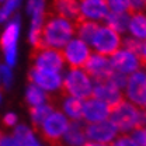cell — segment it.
<instances>
[{
	"instance_id": "cell-1",
	"label": "cell",
	"mask_w": 146,
	"mask_h": 146,
	"mask_svg": "<svg viewBox=\"0 0 146 146\" xmlns=\"http://www.w3.org/2000/svg\"><path fill=\"white\" fill-rule=\"evenodd\" d=\"M74 34V27L70 21L56 17L49 11L44 17L42 25V45L44 48L62 49L68 45Z\"/></svg>"
},
{
	"instance_id": "cell-2",
	"label": "cell",
	"mask_w": 146,
	"mask_h": 146,
	"mask_svg": "<svg viewBox=\"0 0 146 146\" xmlns=\"http://www.w3.org/2000/svg\"><path fill=\"white\" fill-rule=\"evenodd\" d=\"M68 127H69V121L66 115L55 110L38 127L34 128V132L48 146H65L62 142V138Z\"/></svg>"
},
{
	"instance_id": "cell-3",
	"label": "cell",
	"mask_w": 146,
	"mask_h": 146,
	"mask_svg": "<svg viewBox=\"0 0 146 146\" xmlns=\"http://www.w3.org/2000/svg\"><path fill=\"white\" fill-rule=\"evenodd\" d=\"M91 80L89 74L82 69H73L62 80V84L58 90L59 97H73L79 100L91 98Z\"/></svg>"
},
{
	"instance_id": "cell-4",
	"label": "cell",
	"mask_w": 146,
	"mask_h": 146,
	"mask_svg": "<svg viewBox=\"0 0 146 146\" xmlns=\"http://www.w3.org/2000/svg\"><path fill=\"white\" fill-rule=\"evenodd\" d=\"M141 110L125 100L119 101L117 106L110 108V121L115 125L117 131L127 133L139 128Z\"/></svg>"
},
{
	"instance_id": "cell-5",
	"label": "cell",
	"mask_w": 146,
	"mask_h": 146,
	"mask_svg": "<svg viewBox=\"0 0 146 146\" xmlns=\"http://www.w3.org/2000/svg\"><path fill=\"white\" fill-rule=\"evenodd\" d=\"M121 44V35L107 25H100L91 41V46L94 48L96 54L101 56H112L117 51H119Z\"/></svg>"
},
{
	"instance_id": "cell-6",
	"label": "cell",
	"mask_w": 146,
	"mask_h": 146,
	"mask_svg": "<svg viewBox=\"0 0 146 146\" xmlns=\"http://www.w3.org/2000/svg\"><path fill=\"white\" fill-rule=\"evenodd\" d=\"M31 62L34 68L49 70V72H60L63 69V55L62 49H52V48H39L31 51Z\"/></svg>"
},
{
	"instance_id": "cell-7",
	"label": "cell",
	"mask_w": 146,
	"mask_h": 146,
	"mask_svg": "<svg viewBox=\"0 0 146 146\" xmlns=\"http://www.w3.org/2000/svg\"><path fill=\"white\" fill-rule=\"evenodd\" d=\"M62 55H63L65 62L69 65L70 70H73V69L84 68V65L89 60L91 52L89 45L86 42H83L80 39H72L62 49Z\"/></svg>"
},
{
	"instance_id": "cell-8",
	"label": "cell",
	"mask_w": 146,
	"mask_h": 146,
	"mask_svg": "<svg viewBox=\"0 0 146 146\" xmlns=\"http://www.w3.org/2000/svg\"><path fill=\"white\" fill-rule=\"evenodd\" d=\"M28 82L46 93H55L62 84V77L58 72H49L33 66L28 73Z\"/></svg>"
},
{
	"instance_id": "cell-9",
	"label": "cell",
	"mask_w": 146,
	"mask_h": 146,
	"mask_svg": "<svg viewBox=\"0 0 146 146\" xmlns=\"http://www.w3.org/2000/svg\"><path fill=\"white\" fill-rule=\"evenodd\" d=\"M128 98L142 110L146 108V73L142 70L133 72L127 82Z\"/></svg>"
},
{
	"instance_id": "cell-10",
	"label": "cell",
	"mask_w": 146,
	"mask_h": 146,
	"mask_svg": "<svg viewBox=\"0 0 146 146\" xmlns=\"http://www.w3.org/2000/svg\"><path fill=\"white\" fill-rule=\"evenodd\" d=\"M84 72L89 74V77H93L96 83H101V82H108L114 69L111 68V63L106 56L94 54L90 55L89 60L86 62Z\"/></svg>"
},
{
	"instance_id": "cell-11",
	"label": "cell",
	"mask_w": 146,
	"mask_h": 146,
	"mask_svg": "<svg viewBox=\"0 0 146 146\" xmlns=\"http://www.w3.org/2000/svg\"><path fill=\"white\" fill-rule=\"evenodd\" d=\"M117 132L118 131L115 125L110 119L96 122V124H89L84 127L86 138L93 142H100V143H111V141L117 138Z\"/></svg>"
},
{
	"instance_id": "cell-12",
	"label": "cell",
	"mask_w": 146,
	"mask_h": 146,
	"mask_svg": "<svg viewBox=\"0 0 146 146\" xmlns=\"http://www.w3.org/2000/svg\"><path fill=\"white\" fill-rule=\"evenodd\" d=\"M91 98L100 100L103 103H106L110 108L117 106L119 101L124 100L121 90L114 86L111 82H101V83H96L93 91H91Z\"/></svg>"
},
{
	"instance_id": "cell-13",
	"label": "cell",
	"mask_w": 146,
	"mask_h": 146,
	"mask_svg": "<svg viewBox=\"0 0 146 146\" xmlns=\"http://www.w3.org/2000/svg\"><path fill=\"white\" fill-rule=\"evenodd\" d=\"M49 13L73 23L83 18L80 14V4L77 0H52Z\"/></svg>"
},
{
	"instance_id": "cell-14",
	"label": "cell",
	"mask_w": 146,
	"mask_h": 146,
	"mask_svg": "<svg viewBox=\"0 0 146 146\" xmlns=\"http://www.w3.org/2000/svg\"><path fill=\"white\" fill-rule=\"evenodd\" d=\"M110 63H111V68L114 70H117V72H119V73H124V74L136 72L138 68H139V59H138V56L131 54V52H128L125 49L117 51L115 54L111 56Z\"/></svg>"
},
{
	"instance_id": "cell-15",
	"label": "cell",
	"mask_w": 146,
	"mask_h": 146,
	"mask_svg": "<svg viewBox=\"0 0 146 146\" xmlns=\"http://www.w3.org/2000/svg\"><path fill=\"white\" fill-rule=\"evenodd\" d=\"M110 117V107L96 98H89L83 104V119L89 124L106 121Z\"/></svg>"
},
{
	"instance_id": "cell-16",
	"label": "cell",
	"mask_w": 146,
	"mask_h": 146,
	"mask_svg": "<svg viewBox=\"0 0 146 146\" xmlns=\"http://www.w3.org/2000/svg\"><path fill=\"white\" fill-rule=\"evenodd\" d=\"M80 14L86 20H106L110 13L107 0H82L80 3Z\"/></svg>"
},
{
	"instance_id": "cell-17",
	"label": "cell",
	"mask_w": 146,
	"mask_h": 146,
	"mask_svg": "<svg viewBox=\"0 0 146 146\" xmlns=\"http://www.w3.org/2000/svg\"><path fill=\"white\" fill-rule=\"evenodd\" d=\"M60 106L63 112L73 121H80L83 118V100L73 97H59L56 91V106Z\"/></svg>"
},
{
	"instance_id": "cell-18",
	"label": "cell",
	"mask_w": 146,
	"mask_h": 146,
	"mask_svg": "<svg viewBox=\"0 0 146 146\" xmlns=\"http://www.w3.org/2000/svg\"><path fill=\"white\" fill-rule=\"evenodd\" d=\"M83 122L80 121H72L69 122V127L63 133V145L66 146H83L86 143V133H84Z\"/></svg>"
},
{
	"instance_id": "cell-19",
	"label": "cell",
	"mask_w": 146,
	"mask_h": 146,
	"mask_svg": "<svg viewBox=\"0 0 146 146\" xmlns=\"http://www.w3.org/2000/svg\"><path fill=\"white\" fill-rule=\"evenodd\" d=\"M73 27H74V34H77L79 39L91 45V41L94 38V34L97 33V30H98L100 25L96 21L82 18V20L73 23Z\"/></svg>"
},
{
	"instance_id": "cell-20",
	"label": "cell",
	"mask_w": 146,
	"mask_h": 146,
	"mask_svg": "<svg viewBox=\"0 0 146 146\" xmlns=\"http://www.w3.org/2000/svg\"><path fill=\"white\" fill-rule=\"evenodd\" d=\"M25 101H27L28 107H36V106H41V104H45V103L54 104L52 93H45L44 90H41L39 87H36L34 84L28 86L27 94H25Z\"/></svg>"
},
{
	"instance_id": "cell-21",
	"label": "cell",
	"mask_w": 146,
	"mask_h": 146,
	"mask_svg": "<svg viewBox=\"0 0 146 146\" xmlns=\"http://www.w3.org/2000/svg\"><path fill=\"white\" fill-rule=\"evenodd\" d=\"M18 31H20V21H18V18H14V20L7 25V28L4 30V33H3V35H1V39H0V46H1L3 52L16 48Z\"/></svg>"
},
{
	"instance_id": "cell-22",
	"label": "cell",
	"mask_w": 146,
	"mask_h": 146,
	"mask_svg": "<svg viewBox=\"0 0 146 146\" xmlns=\"http://www.w3.org/2000/svg\"><path fill=\"white\" fill-rule=\"evenodd\" d=\"M128 30L136 39L146 41V13H133L129 17Z\"/></svg>"
},
{
	"instance_id": "cell-23",
	"label": "cell",
	"mask_w": 146,
	"mask_h": 146,
	"mask_svg": "<svg viewBox=\"0 0 146 146\" xmlns=\"http://www.w3.org/2000/svg\"><path fill=\"white\" fill-rule=\"evenodd\" d=\"M129 14L128 13H112L110 11L106 17L107 21V27L111 30L117 31L118 34H122L128 30V24H129Z\"/></svg>"
},
{
	"instance_id": "cell-24",
	"label": "cell",
	"mask_w": 146,
	"mask_h": 146,
	"mask_svg": "<svg viewBox=\"0 0 146 146\" xmlns=\"http://www.w3.org/2000/svg\"><path fill=\"white\" fill-rule=\"evenodd\" d=\"M55 110H56V107L54 104H49V103H45V104H41V106H36V107H30L28 112H30V117H31V121H33V127H38L51 112H54Z\"/></svg>"
},
{
	"instance_id": "cell-25",
	"label": "cell",
	"mask_w": 146,
	"mask_h": 146,
	"mask_svg": "<svg viewBox=\"0 0 146 146\" xmlns=\"http://www.w3.org/2000/svg\"><path fill=\"white\" fill-rule=\"evenodd\" d=\"M13 136L21 146H39L36 143L35 138H34L33 131L30 128H27L25 125H18V127L14 128Z\"/></svg>"
},
{
	"instance_id": "cell-26",
	"label": "cell",
	"mask_w": 146,
	"mask_h": 146,
	"mask_svg": "<svg viewBox=\"0 0 146 146\" xmlns=\"http://www.w3.org/2000/svg\"><path fill=\"white\" fill-rule=\"evenodd\" d=\"M121 45L124 46L125 51L136 55V56H139V55H141V51H142V46H143V42H142L141 39L133 38V36H128V38H125V39L122 41Z\"/></svg>"
},
{
	"instance_id": "cell-27",
	"label": "cell",
	"mask_w": 146,
	"mask_h": 146,
	"mask_svg": "<svg viewBox=\"0 0 146 146\" xmlns=\"http://www.w3.org/2000/svg\"><path fill=\"white\" fill-rule=\"evenodd\" d=\"M107 6H108V10L112 13H128L129 14L131 11L129 0H107Z\"/></svg>"
},
{
	"instance_id": "cell-28",
	"label": "cell",
	"mask_w": 146,
	"mask_h": 146,
	"mask_svg": "<svg viewBox=\"0 0 146 146\" xmlns=\"http://www.w3.org/2000/svg\"><path fill=\"white\" fill-rule=\"evenodd\" d=\"M18 1L20 0H6L4 1V6L0 10V21H4V20H7L10 17V14L16 10Z\"/></svg>"
},
{
	"instance_id": "cell-29",
	"label": "cell",
	"mask_w": 146,
	"mask_h": 146,
	"mask_svg": "<svg viewBox=\"0 0 146 146\" xmlns=\"http://www.w3.org/2000/svg\"><path fill=\"white\" fill-rule=\"evenodd\" d=\"M44 4H45V0H28L27 10L31 16L44 14Z\"/></svg>"
},
{
	"instance_id": "cell-30",
	"label": "cell",
	"mask_w": 146,
	"mask_h": 146,
	"mask_svg": "<svg viewBox=\"0 0 146 146\" xmlns=\"http://www.w3.org/2000/svg\"><path fill=\"white\" fill-rule=\"evenodd\" d=\"M108 82H111L114 86H117V87L121 90V89H124V87L127 86L128 77H127V74H124V73H119V72H117V70H114L112 74L110 76Z\"/></svg>"
},
{
	"instance_id": "cell-31",
	"label": "cell",
	"mask_w": 146,
	"mask_h": 146,
	"mask_svg": "<svg viewBox=\"0 0 146 146\" xmlns=\"http://www.w3.org/2000/svg\"><path fill=\"white\" fill-rule=\"evenodd\" d=\"M131 138L138 143V146H146V127L136 128L132 132V136Z\"/></svg>"
},
{
	"instance_id": "cell-32",
	"label": "cell",
	"mask_w": 146,
	"mask_h": 146,
	"mask_svg": "<svg viewBox=\"0 0 146 146\" xmlns=\"http://www.w3.org/2000/svg\"><path fill=\"white\" fill-rule=\"evenodd\" d=\"M129 4H131L129 14H133V13H146V0H129Z\"/></svg>"
},
{
	"instance_id": "cell-33",
	"label": "cell",
	"mask_w": 146,
	"mask_h": 146,
	"mask_svg": "<svg viewBox=\"0 0 146 146\" xmlns=\"http://www.w3.org/2000/svg\"><path fill=\"white\" fill-rule=\"evenodd\" d=\"M111 146H138V143L128 135H122V136H118L112 143H110Z\"/></svg>"
},
{
	"instance_id": "cell-34",
	"label": "cell",
	"mask_w": 146,
	"mask_h": 146,
	"mask_svg": "<svg viewBox=\"0 0 146 146\" xmlns=\"http://www.w3.org/2000/svg\"><path fill=\"white\" fill-rule=\"evenodd\" d=\"M0 146H21V145L14 139V136L6 135L3 131H0Z\"/></svg>"
},
{
	"instance_id": "cell-35",
	"label": "cell",
	"mask_w": 146,
	"mask_h": 146,
	"mask_svg": "<svg viewBox=\"0 0 146 146\" xmlns=\"http://www.w3.org/2000/svg\"><path fill=\"white\" fill-rule=\"evenodd\" d=\"M0 76H1L4 84L9 86L10 82H11V72H10V68H9V66H4V65L0 66Z\"/></svg>"
},
{
	"instance_id": "cell-36",
	"label": "cell",
	"mask_w": 146,
	"mask_h": 146,
	"mask_svg": "<svg viewBox=\"0 0 146 146\" xmlns=\"http://www.w3.org/2000/svg\"><path fill=\"white\" fill-rule=\"evenodd\" d=\"M16 122H17V117H16V114L9 112V114H6L4 118H3V124H4V127H7V128L16 127Z\"/></svg>"
},
{
	"instance_id": "cell-37",
	"label": "cell",
	"mask_w": 146,
	"mask_h": 146,
	"mask_svg": "<svg viewBox=\"0 0 146 146\" xmlns=\"http://www.w3.org/2000/svg\"><path fill=\"white\" fill-rule=\"evenodd\" d=\"M138 59H139V65H142V66L146 68V41L143 42L142 51H141V55L138 56Z\"/></svg>"
},
{
	"instance_id": "cell-38",
	"label": "cell",
	"mask_w": 146,
	"mask_h": 146,
	"mask_svg": "<svg viewBox=\"0 0 146 146\" xmlns=\"http://www.w3.org/2000/svg\"><path fill=\"white\" fill-rule=\"evenodd\" d=\"M83 146H111L110 143H100V142H86Z\"/></svg>"
},
{
	"instance_id": "cell-39",
	"label": "cell",
	"mask_w": 146,
	"mask_h": 146,
	"mask_svg": "<svg viewBox=\"0 0 146 146\" xmlns=\"http://www.w3.org/2000/svg\"><path fill=\"white\" fill-rule=\"evenodd\" d=\"M0 1H3V0H0Z\"/></svg>"
}]
</instances>
